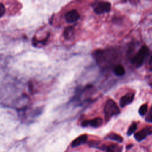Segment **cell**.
<instances>
[{"instance_id": "cell-1", "label": "cell", "mask_w": 152, "mask_h": 152, "mask_svg": "<svg viewBox=\"0 0 152 152\" xmlns=\"http://www.w3.org/2000/svg\"><path fill=\"white\" fill-rule=\"evenodd\" d=\"M103 113L104 120L107 122L112 117L119 115L120 113V109L117 103L113 100L109 99L104 103Z\"/></svg>"}, {"instance_id": "cell-2", "label": "cell", "mask_w": 152, "mask_h": 152, "mask_svg": "<svg viewBox=\"0 0 152 152\" xmlns=\"http://www.w3.org/2000/svg\"><path fill=\"white\" fill-rule=\"evenodd\" d=\"M149 53L148 48L144 45L142 46L137 54L131 58V62L136 68H140L144 63V60Z\"/></svg>"}, {"instance_id": "cell-3", "label": "cell", "mask_w": 152, "mask_h": 152, "mask_svg": "<svg viewBox=\"0 0 152 152\" xmlns=\"http://www.w3.org/2000/svg\"><path fill=\"white\" fill-rule=\"evenodd\" d=\"M91 7L96 14H102L109 12L111 9V4L106 1H97L91 4Z\"/></svg>"}, {"instance_id": "cell-4", "label": "cell", "mask_w": 152, "mask_h": 152, "mask_svg": "<svg viewBox=\"0 0 152 152\" xmlns=\"http://www.w3.org/2000/svg\"><path fill=\"white\" fill-rule=\"evenodd\" d=\"M103 124V119L100 117H97L92 119H86L83 121L81 125L82 127H87L90 126L93 128H98Z\"/></svg>"}, {"instance_id": "cell-5", "label": "cell", "mask_w": 152, "mask_h": 152, "mask_svg": "<svg viewBox=\"0 0 152 152\" xmlns=\"http://www.w3.org/2000/svg\"><path fill=\"white\" fill-rule=\"evenodd\" d=\"M152 133L151 126H147L134 134V138L137 141H141L144 140L148 135H151Z\"/></svg>"}, {"instance_id": "cell-6", "label": "cell", "mask_w": 152, "mask_h": 152, "mask_svg": "<svg viewBox=\"0 0 152 152\" xmlns=\"http://www.w3.org/2000/svg\"><path fill=\"white\" fill-rule=\"evenodd\" d=\"M80 14L77 10L73 9L68 11L65 14V21L68 23H72L80 18Z\"/></svg>"}, {"instance_id": "cell-7", "label": "cell", "mask_w": 152, "mask_h": 152, "mask_svg": "<svg viewBox=\"0 0 152 152\" xmlns=\"http://www.w3.org/2000/svg\"><path fill=\"white\" fill-rule=\"evenodd\" d=\"M135 94L134 93H128L123 96L119 100V106L121 107H124L126 105L131 103L134 99Z\"/></svg>"}, {"instance_id": "cell-8", "label": "cell", "mask_w": 152, "mask_h": 152, "mask_svg": "<svg viewBox=\"0 0 152 152\" xmlns=\"http://www.w3.org/2000/svg\"><path fill=\"white\" fill-rule=\"evenodd\" d=\"M87 135L86 134H83L81 135H80L77 138L74 140L72 142L71 144V145L72 147H78L81 144H83L86 143L87 141Z\"/></svg>"}, {"instance_id": "cell-9", "label": "cell", "mask_w": 152, "mask_h": 152, "mask_svg": "<svg viewBox=\"0 0 152 152\" xmlns=\"http://www.w3.org/2000/svg\"><path fill=\"white\" fill-rule=\"evenodd\" d=\"M74 34V29L72 26H68L66 27L64 31V37L66 40L71 39Z\"/></svg>"}, {"instance_id": "cell-10", "label": "cell", "mask_w": 152, "mask_h": 152, "mask_svg": "<svg viewBox=\"0 0 152 152\" xmlns=\"http://www.w3.org/2000/svg\"><path fill=\"white\" fill-rule=\"evenodd\" d=\"M113 72L116 76L121 77L125 74V70L122 65L118 64L115 66L113 69Z\"/></svg>"}, {"instance_id": "cell-11", "label": "cell", "mask_w": 152, "mask_h": 152, "mask_svg": "<svg viewBox=\"0 0 152 152\" xmlns=\"http://www.w3.org/2000/svg\"><path fill=\"white\" fill-rule=\"evenodd\" d=\"M122 147L119 145L115 144L106 146L105 150L106 152H122Z\"/></svg>"}, {"instance_id": "cell-12", "label": "cell", "mask_w": 152, "mask_h": 152, "mask_svg": "<svg viewBox=\"0 0 152 152\" xmlns=\"http://www.w3.org/2000/svg\"><path fill=\"white\" fill-rule=\"evenodd\" d=\"M106 138L110 139V140H112L113 141H116L119 142H122L123 141V138L121 135H118L116 133H113V132L109 134L106 137Z\"/></svg>"}, {"instance_id": "cell-13", "label": "cell", "mask_w": 152, "mask_h": 152, "mask_svg": "<svg viewBox=\"0 0 152 152\" xmlns=\"http://www.w3.org/2000/svg\"><path fill=\"white\" fill-rule=\"evenodd\" d=\"M49 36H50V34L49 33H48V34L47 35V36L45 37V39H44L43 40H37L34 37L33 39V45H34V46H37L38 45H45L47 40H48L49 37Z\"/></svg>"}, {"instance_id": "cell-14", "label": "cell", "mask_w": 152, "mask_h": 152, "mask_svg": "<svg viewBox=\"0 0 152 152\" xmlns=\"http://www.w3.org/2000/svg\"><path fill=\"white\" fill-rule=\"evenodd\" d=\"M137 129V124L136 122H133L129 126L127 131V135L130 136Z\"/></svg>"}, {"instance_id": "cell-15", "label": "cell", "mask_w": 152, "mask_h": 152, "mask_svg": "<svg viewBox=\"0 0 152 152\" xmlns=\"http://www.w3.org/2000/svg\"><path fill=\"white\" fill-rule=\"evenodd\" d=\"M148 110V106L147 104H142L139 109H138V113L140 116H144L145 115Z\"/></svg>"}, {"instance_id": "cell-16", "label": "cell", "mask_w": 152, "mask_h": 152, "mask_svg": "<svg viewBox=\"0 0 152 152\" xmlns=\"http://www.w3.org/2000/svg\"><path fill=\"white\" fill-rule=\"evenodd\" d=\"M100 141H96V140H91L88 142V145L90 147L92 148H96L101 150V147L100 146Z\"/></svg>"}, {"instance_id": "cell-17", "label": "cell", "mask_w": 152, "mask_h": 152, "mask_svg": "<svg viewBox=\"0 0 152 152\" xmlns=\"http://www.w3.org/2000/svg\"><path fill=\"white\" fill-rule=\"evenodd\" d=\"M5 12V8L3 4L0 2V18L4 15Z\"/></svg>"}, {"instance_id": "cell-18", "label": "cell", "mask_w": 152, "mask_h": 152, "mask_svg": "<svg viewBox=\"0 0 152 152\" xmlns=\"http://www.w3.org/2000/svg\"><path fill=\"white\" fill-rule=\"evenodd\" d=\"M151 109H150L149 110V112H148V114L147 115V117L145 118V121H146L147 122H150V123H151V122H152L151 113Z\"/></svg>"}, {"instance_id": "cell-19", "label": "cell", "mask_w": 152, "mask_h": 152, "mask_svg": "<svg viewBox=\"0 0 152 152\" xmlns=\"http://www.w3.org/2000/svg\"><path fill=\"white\" fill-rule=\"evenodd\" d=\"M132 146H133V145H132V144H129V145H127V147H126V149H129V148H131Z\"/></svg>"}]
</instances>
